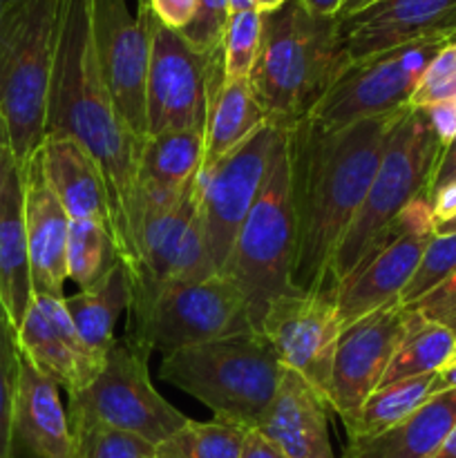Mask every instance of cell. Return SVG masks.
<instances>
[{
	"label": "cell",
	"mask_w": 456,
	"mask_h": 458,
	"mask_svg": "<svg viewBox=\"0 0 456 458\" xmlns=\"http://www.w3.org/2000/svg\"><path fill=\"white\" fill-rule=\"evenodd\" d=\"M130 307V282L123 264H116L97 286L65 295V309L83 343L106 360L116 343V322Z\"/></svg>",
	"instance_id": "cell-28"
},
{
	"label": "cell",
	"mask_w": 456,
	"mask_h": 458,
	"mask_svg": "<svg viewBox=\"0 0 456 458\" xmlns=\"http://www.w3.org/2000/svg\"><path fill=\"white\" fill-rule=\"evenodd\" d=\"M45 137H70L101 173L112 240L128 271L137 258V174L143 141L130 130L107 89L94 47L92 0H63L47 94Z\"/></svg>",
	"instance_id": "cell-1"
},
{
	"label": "cell",
	"mask_w": 456,
	"mask_h": 458,
	"mask_svg": "<svg viewBox=\"0 0 456 458\" xmlns=\"http://www.w3.org/2000/svg\"><path fill=\"white\" fill-rule=\"evenodd\" d=\"M401 114L402 110L335 130L308 119L286 128L295 213V289H329L331 259L365 201Z\"/></svg>",
	"instance_id": "cell-2"
},
{
	"label": "cell",
	"mask_w": 456,
	"mask_h": 458,
	"mask_svg": "<svg viewBox=\"0 0 456 458\" xmlns=\"http://www.w3.org/2000/svg\"><path fill=\"white\" fill-rule=\"evenodd\" d=\"M228 18H231V3L228 0H197L195 16L182 31L183 38L199 52L219 54Z\"/></svg>",
	"instance_id": "cell-38"
},
{
	"label": "cell",
	"mask_w": 456,
	"mask_h": 458,
	"mask_svg": "<svg viewBox=\"0 0 456 458\" xmlns=\"http://www.w3.org/2000/svg\"><path fill=\"white\" fill-rule=\"evenodd\" d=\"M456 335L450 329L436 325V322L425 320L420 313H416L410 331L402 338V343L398 344L396 353L389 360V367L384 369L378 389L407 378L436 374L450 362Z\"/></svg>",
	"instance_id": "cell-30"
},
{
	"label": "cell",
	"mask_w": 456,
	"mask_h": 458,
	"mask_svg": "<svg viewBox=\"0 0 456 458\" xmlns=\"http://www.w3.org/2000/svg\"><path fill=\"white\" fill-rule=\"evenodd\" d=\"M450 43L454 40H429L349 63L307 119L335 130L405 110L420 76Z\"/></svg>",
	"instance_id": "cell-12"
},
{
	"label": "cell",
	"mask_w": 456,
	"mask_h": 458,
	"mask_svg": "<svg viewBox=\"0 0 456 458\" xmlns=\"http://www.w3.org/2000/svg\"><path fill=\"white\" fill-rule=\"evenodd\" d=\"M443 146L429 125L425 110L407 107L387 137L378 170L360 210L349 224L329 268V286L353 271L367 246L392 224L411 201L427 197L429 182ZM429 199V197H427Z\"/></svg>",
	"instance_id": "cell-7"
},
{
	"label": "cell",
	"mask_w": 456,
	"mask_h": 458,
	"mask_svg": "<svg viewBox=\"0 0 456 458\" xmlns=\"http://www.w3.org/2000/svg\"><path fill=\"white\" fill-rule=\"evenodd\" d=\"M441 392H456V362H447L436 371V394Z\"/></svg>",
	"instance_id": "cell-46"
},
{
	"label": "cell",
	"mask_w": 456,
	"mask_h": 458,
	"mask_svg": "<svg viewBox=\"0 0 456 458\" xmlns=\"http://www.w3.org/2000/svg\"><path fill=\"white\" fill-rule=\"evenodd\" d=\"M110 228L85 219H70L67 235V280L79 291L97 286L119 264Z\"/></svg>",
	"instance_id": "cell-32"
},
{
	"label": "cell",
	"mask_w": 456,
	"mask_h": 458,
	"mask_svg": "<svg viewBox=\"0 0 456 458\" xmlns=\"http://www.w3.org/2000/svg\"><path fill=\"white\" fill-rule=\"evenodd\" d=\"M54 380L22 358L13 416V450L21 458H79L67 410Z\"/></svg>",
	"instance_id": "cell-23"
},
{
	"label": "cell",
	"mask_w": 456,
	"mask_h": 458,
	"mask_svg": "<svg viewBox=\"0 0 456 458\" xmlns=\"http://www.w3.org/2000/svg\"><path fill=\"white\" fill-rule=\"evenodd\" d=\"M429 458H456V425L452 428V432L447 434L445 441L438 445V450Z\"/></svg>",
	"instance_id": "cell-47"
},
{
	"label": "cell",
	"mask_w": 456,
	"mask_h": 458,
	"mask_svg": "<svg viewBox=\"0 0 456 458\" xmlns=\"http://www.w3.org/2000/svg\"><path fill=\"white\" fill-rule=\"evenodd\" d=\"M456 98V40L443 47L432 63L427 65L425 74L420 76L414 94L410 98V107L425 110L443 101Z\"/></svg>",
	"instance_id": "cell-37"
},
{
	"label": "cell",
	"mask_w": 456,
	"mask_h": 458,
	"mask_svg": "<svg viewBox=\"0 0 456 458\" xmlns=\"http://www.w3.org/2000/svg\"><path fill=\"white\" fill-rule=\"evenodd\" d=\"M349 63L340 18L316 16L291 0L262 13V43L249 81L268 123L286 130L311 114Z\"/></svg>",
	"instance_id": "cell-3"
},
{
	"label": "cell",
	"mask_w": 456,
	"mask_h": 458,
	"mask_svg": "<svg viewBox=\"0 0 456 458\" xmlns=\"http://www.w3.org/2000/svg\"><path fill=\"white\" fill-rule=\"evenodd\" d=\"M411 311L420 313L425 320L443 325L456 335V276L438 286L436 291L425 295L420 302L411 307Z\"/></svg>",
	"instance_id": "cell-39"
},
{
	"label": "cell",
	"mask_w": 456,
	"mask_h": 458,
	"mask_svg": "<svg viewBox=\"0 0 456 458\" xmlns=\"http://www.w3.org/2000/svg\"><path fill=\"white\" fill-rule=\"evenodd\" d=\"M282 128L266 123L240 148L201 168L197 177V199L206 246L215 271L224 276L241 224L262 192L271 170Z\"/></svg>",
	"instance_id": "cell-14"
},
{
	"label": "cell",
	"mask_w": 456,
	"mask_h": 458,
	"mask_svg": "<svg viewBox=\"0 0 456 458\" xmlns=\"http://www.w3.org/2000/svg\"><path fill=\"white\" fill-rule=\"evenodd\" d=\"M432 215L434 224H441L456 217V182L441 188V191L432 197Z\"/></svg>",
	"instance_id": "cell-43"
},
{
	"label": "cell",
	"mask_w": 456,
	"mask_h": 458,
	"mask_svg": "<svg viewBox=\"0 0 456 458\" xmlns=\"http://www.w3.org/2000/svg\"><path fill=\"white\" fill-rule=\"evenodd\" d=\"M148 353L116 340L97 378L67 396L72 434L83 429H114L161 445L188 423V416L170 405L152 385Z\"/></svg>",
	"instance_id": "cell-8"
},
{
	"label": "cell",
	"mask_w": 456,
	"mask_h": 458,
	"mask_svg": "<svg viewBox=\"0 0 456 458\" xmlns=\"http://www.w3.org/2000/svg\"><path fill=\"white\" fill-rule=\"evenodd\" d=\"M329 405L295 371L284 369L258 432L284 458H335L329 437Z\"/></svg>",
	"instance_id": "cell-21"
},
{
	"label": "cell",
	"mask_w": 456,
	"mask_h": 458,
	"mask_svg": "<svg viewBox=\"0 0 456 458\" xmlns=\"http://www.w3.org/2000/svg\"><path fill=\"white\" fill-rule=\"evenodd\" d=\"M150 38L146 81L148 137L170 130L206 132L210 101L224 76L222 52L206 54L192 47L182 31L161 25L148 4L139 0Z\"/></svg>",
	"instance_id": "cell-10"
},
{
	"label": "cell",
	"mask_w": 456,
	"mask_h": 458,
	"mask_svg": "<svg viewBox=\"0 0 456 458\" xmlns=\"http://www.w3.org/2000/svg\"><path fill=\"white\" fill-rule=\"evenodd\" d=\"M63 0H0V116L22 165L45 141Z\"/></svg>",
	"instance_id": "cell-4"
},
{
	"label": "cell",
	"mask_w": 456,
	"mask_h": 458,
	"mask_svg": "<svg viewBox=\"0 0 456 458\" xmlns=\"http://www.w3.org/2000/svg\"><path fill=\"white\" fill-rule=\"evenodd\" d=\"M434 231H436V235H447V233H456V217L454 219H447V222H441V224H434Z\"/></svg>",
	"instance_id": "cell-50"
},
{
	"label": "cell",
	"mask_w": 456,
	"mask_h": 458,
	"mask_svg": "<svg viewBox=\"0 0 456 458\" xmlns=\"http://www.w3.org/2000/svg\"><path fill=\"white\" fill-rule=\"evenodd\" d=\"M425 114L441 146H447L456 137V98L425 107Z\"/></svg>",
	"instance_id": "cell-41"
},
{
	"label": "cell",
	"mask_w": 456,
	"mask_h": 458,
	"mask_svg": "<svg viewBox=\"0 0 456 458\" xmlns=\"http://www.w3.org/2000/svg\"><path fill=\"white\" fill-rule=\"evenodd\" d=\"M374 3H376V0H344L338 18H340V21H342V18L353 16V13L362 12V9H367V7H369V4H374Z\"/></svg>",
	"instance_id": "cell-48"
},
{
	"label": "cell",
	"mask_w": 456,
	"mask_h": 458,
	"mask_svg": "<svg viewBox=\"0 0 456 458\" xmlns=\"http://www.w3.org/2000/svg\"><path fill=\"white\" fill-rule=\"evenodd\" d=\"M432 396H436V374L407 378L380 387L362 403L356 419L347 425V438H369L387 432L393 425L410 419Z\"/></svg>",
	"instance_id": "cell-29"
},
{
	"label": "cell",
	"mask_w": 456,
	"mask_h": 458,
	"mask_svg": "<svg viewBox=\"0 0 456 458\" xmlns=\"http://www.w3.org/2000/svg\"><path fill=\"white\" fill-rule=\"evenodd\" d=\"M456 276V233L447 235H434L416 267L414 276L407 282L405 289L398 295V304L411 309L416 302L445 284L450 277Z\"/></svg>",
	"instance_id": "cell-34"
},
{
	"label": "cell",
	"mask_w": 456,
	"mask_h": 458,
	"mask_svg": "<svg viewBox=\"0 0 456 458\" xmlns=\"http://www.w3.org/2000/svg\"><path fill=\"white\" fill-rule=\"evenodd\" d=\"M231 3V13L246 12V9H255V0H228Z\"/></svg>",
	"instance_id": "cell-51"
},
{
	"label": "cell",
	"mask_w": 456,
	"mask_h": 458,
	"mask_svg": "<svg viewBox=\"0 0 456 458\" xmlns=\"http://www.w3.org/2000/svg\"><path fill=\"white\" fill-rule=\"evenodd\" d=\"M416 313L393 302L344 327L334 356L329 410L347 428L362 403L378 389L389 360L410 331Z\"/></svg>",
	"instance_id": "cell-16"
},
{
	"label": "cell",
	"mask_w": 456,
	"mask_h": 458,
	"mask_svg": "<svg viewBox=\"0 0 456 458\" xmlns=\"http://www.w3.org/2000/svg\"><path fill=\"white\" fill-rule=\"evenodd\" d=\"M259 334L271 343L284 369L302 376L329 405L331 369L342 334L338 307L329 289H293L273 300Z\"/></svg>",
	"instance_id": "cell-15"
},
{
	"label": "cell",
	"mask_w": 456,
	"mask_h": 458,
	"mask_svg": "<svg viewBox=\"0 0 456 458\" xmlns=\"http://www.w3.org/2000/svg\"><path fill=\"white\" fill-rule=\"evenodd\" d=\"M454 425L456 392H441L387 432L347 441L342 458H429Z\"/></svg>",
	"instance_id": "cell-26"
},
{
	"label": "cell",
	"mask_w": 456,
	"mask_h": 458,
	"mask_svg": "<svg viewBox=\"0 0 456 458\" xmlns=\"http://www.w3.org/2000/svg\"><path fill=\"white\" fill-rule=\"evenodd\" d=\"M262 43V13L258 9L231 13L222 43L224 76L231 81L249 79Z\"/></svg>",
	"instance_id": "cell-35"
},
{
	"label": "cell",
	"mask_w": 456,
	"mask_h": 458,
	"mask_svg": "<svg viewBox=\"0 0 456 458\" xmlns=\"http://www.w3.org/2000/svg\"><path fill=\"white\" fill-rule=\"evenodd\" d=\"M300 3H302L308 12L316 13V16L338 18L344 0H300Z\"/></svg>",
	"instance_id": "cell-45"
},
{
	"label": "cell",
	"mask_w": 456,
	"mask_h": 458,
	"mask_svg": "<svg viewBox=\"0 0 456 458\" xmlns=\"http://www.w3.org/2000/svg\"><path fill=\"white\" fill-rule=\"evenodd\" d=\"M434 235L432 201L420 197L371 240L353 271L329 286L342 329L398 302Z\"/></svg>",
	"instance_id": "cell-11"
},
{
	"label": "cell",
	"mask_w": 456,
	"mask_h": 458,
	"mask_svg": "<svg viewBox=\"0 0 456 458\" xmlns=\"http://www.w3.org/2000/svg\"><path fill=\"white\" fill-rule=\"evenodd\" d=\"M25 228L34 295L65 298L70 217L43 174L38 152L22 165Z\"/></svg>",
	"instance_id": "cell-20"
},
{
	"label": "cell",
	"mask_w": 456,
	"mask_h": 458,
	"mask_svg": "<svg viewBox=\"0 0 456 458\" xmlns=\"http://www.w3.org/2000/svg\"><path fill=\"white\" fill-rule=\"evenodd\" d=\"M204 168V132L170 130L143 141L137 174V215L165 208L195 188Z\"/></svg>",
	"instance_id": "cell-24"
},
{
	"label": "cell",
	"mask_w": 456,
	"mask_h": 458,
	"mask_svg": "<svg viewBox=\"0 0 456 458\" xmlns=\"http://www.w3.org/2000/svg\"><path fill=\"white\" fill-rule=\"evenodd\" d=\"M349 61L429 40H456V0H376L342 18Z\"/></svg>",
	"instance_id": "cell-18"
},
{
	"label": "cell",
	"mask_w": 456,
	"mask_h": 458,
	"mask_svg": "<svg viewBox=\"0 0 456 458\" xmlns=\"http://www.w3.org/2000/svg\"><path fill=\"white\" fill-rule=\"evenodd\" d=\"M250 429L232 420H192L156 445V458H241Z\"/></svg>",
	"instance_id": "cell-31"
},
{
	"label": "cell",
	"mask_w": 456,
	"mask_h": 458,
	"mask_svg": "<svg viewBox=\"0 0 456 458\" xmlns=\"http://www.w3.org/2000/svg\"><path fill=\"white\" fill-rule=\"evenodd\" d=\"M94 47L103 79L121 116L141 141L148 139L146 81L150 38L146 18L125 0H92Z\"/></svg>",
	"instance_id": "cell-17"
},
{
	"label": "cell",
	"mask_w": 456,
	"mask_h": 458,
	"mask_svg": "<svg viewBox=\"0 0 456 458\" xmlns=\"http://www.w3.org/2000/svg\"><path fill=\"white\" fill-rule=\"evenodd\" d=\"M74 441L79 458H156V445L114 429H83Z\"/></svg>",
	"instance_id": "cell-36"
},
{
	"label": "cell",
	"mask_w": 456,
	"mask_h": 458,
	"mask_svg": "<svg viewBox=\"0 0 456 458\" xmlns=\"http://www.w3.org/2000/svg\"><path fill=\"white\" fill-rule=\"evenodd\" d=\"M286 3H291V0H255V9H258L259 13H268V12H275V9L284 7Z\"/></svg>",
	"instance_id": "cell-49"
},
{
	"label": "cell",
	"mask_w": 456,
	"mask_h": 458,
	"mask_svg": "<svg viewBox=\"0 0 456 458\" xmlns=\"http://www.w3.org/2000/svg\"><path fill=\"white\" fill-rule=\"evenodd\" d=\"M295 213L291 186L289 134L280 132L271 170L258 201L241 224L224 276L237 286L259 334L264 313L280 295L293 291Z\"/></svg>",
	"instance_id": "cell-6"
},
{
	"label": "cell",
	"mask_w": 456,
	"mask_h": 458,
	"mask_svg": "<svg viewBox=\"0 0 456 458\" xmlns=\"http://www.w3.org/2000/svg\"><path fill=\"white\" fill-rule=\"evenodd\" d=\"M450 362H456V344H454V352H452V358H450Z\"/></svg>",
	"instance_id": "cell-53"
},
{
	"label": "cell",
	"mask_w": 456,
	"mask_h": 458,
	"mask_svg": "<svg viewBox=\"0 0 456 458\" xmlns=\"http://www.w3.org/2000/svg\"><path fill=\"white\" fill-rule=\"evenodd\" d=\"M31 300L22 168L4 139L0 143V304L16 329Z\"/></svg>",
	"instance_id": "cell-22"
},
{
	"label": "cell",
	"mask_w": 456,
	"mask_h": 458,
	"mask_svg": "<svg viewBox=\"0 0 456 458\" xmlns=\"http://www.w3.org/2000/svg\"><path fill=\"white\" fill-rule=\"evenodd\" d=\"M255 331L237 286L226 276L170 284L156 295L141 327L123 340L150 356L170 353L192 344Z\"/></svg>",
	"instance_id": "cell-13"
},
{
	"label": "cell",
	"mask_w": 456,
	"mask_h": 458,
	"mask_svg": "<svg viewBox=\"0 0 456 458\" xmlns=\"http://www.w3.org/2000/svg\"><path fill=\"white\" fill-rule=\"evenodd\" d=\"M21 362L16 327L0 304V458H18L13 450V416L21 387Z\"/></svg>",
	"instance_id": "cell-33"
},
{
	"label": "cell",
	"mask_w": 456,
	"mask_h": 458,
	"mask_svg": "<svg viewBox=\"0 0 456 458\" xmlns=\"http://www.w3.org/2000/svg\"><path fill=\"white\" fill-rule=\"evenodd\" d=\"M38 159L45 179L67 217L103 224L112 233L106 188L88 150L70 137H45Z\"/></svg>",
	"instance_id": "cell-25"
},
{
	"label": "cell",
	"mask_w": 456,
	"mask_h": 458,
	"mask_svg": "<svg viewBox=\"0 0 456 458\" xmlns=\"http://www.w3.org/2000/svg\"><path fill=\"white\" fill-rule=\"evenodd\" d=\"M241 458H284V454L268 438H264L258 429H250Z\"/></svg>",
	"instance_id": "cell-44"
},
{
	"label": "cell",
	"mask_w": 456,
	"mask_h": 458,
	"mask_svg": "<svg viewBox=\"0 0 456 458\" xmlns=\"http://www.w3.org/2000/svg\"><path fill=\"white\" fill-rule=\"evenodd\" d=\"M456 182V137L452 139L447 146H443L441 157H438V164L434 168L432 182H429V191L427 197L432 201V197L436 195L441 188L450 186V183Z\"/></svg>",
	"instance_id": "cell-42"
},
{
	"label": "cell",
	"mask_w": 456,
	"mask_h": 458,
	"mask_svg": "<svg viewBox=\"0 0 456 458\" xmlns=\"http://www.w3.org/2000/svg\"><path fill=\"white\" fill-rule=\"evenodd\" d=\"M16 338L22 358L65 389L67 396L88 387L101 371L103 360L79 335L65 298L34 295Z\"/></svg>",
	"instance_id": "cell-19"
},
{
	"label": "cell",
	"mask_w": 456,
	"mask_h": 458,
	"mask_svg": "<svg viewBox=\"0 0 456 458\" xmlns=\"http://www.w3.org/2000/svg\"><path fill=\"white\" fill-rule=\"evenodd\" d=\"M7 139V132H4V123H3V116H0V143Z\"/></svg>",
	"instance_id": "cell-52"
},
{
	"label": "cell",
	"mask_w": 456,
	"mask_h": 458,
	"mask_svg": "<svg viewBox=\"0 0 456 458\" xmlns=\"http://www.w3.org/2000/svg\"><path fill=\"white\" fill-rule=\"evenodd\" d=\"M161 25L183 31L197 12V0H143Z\"/></svg>",
	"instance_id": "cell-40"
},
{
	"label": "cell",
	"mask_w": 456,
	"mask_h": 458,
	"mask_svg": "<svg viewBox=\"0 0 456 458\" xmlns=\"http://www.w3.org/2000/svg\"><path fill=\"white\" fill-rule=\"evenodd\" d=\"M125 273L130 282L125 334L141 327L165 286L219 276L206 246L197 183L177 204L139 210L137 258Z\"/></svg>",
	"instance_id": "cell-9"
},
{
	"label": "cell",
	"mask_w": 456,
	"mask_h": 458,
	"mask_svg": "<svg viewBox=\"0 0 456 458\" xmlns=\"http://www.w3.org/2000/svg\"><path fill=\"white\" fill-rule=\"evenodd\" d=\"M284 367L258 331L164 353L159 378L204 403L213 416L255 429L277 392Z\"/></svg>",
	"instance_id": "cell-5"
},
{
	"label": "cell",
	"mask_w": 456,
	"mask_h": 458,
	"mask_svg": "<svg viewBox=\"0 0 456 458\" xmlns=\"http://www.w3.org/2000/svg\"><path fill=\"white\" fill-rule=\"evenodd\" d=\"M266 123V114L255 98L250 81L224 79L210 101L206 121L204 168L231 155Z\"/></svg>",
	"instance_id": "cell-27"
}]
</instances>
